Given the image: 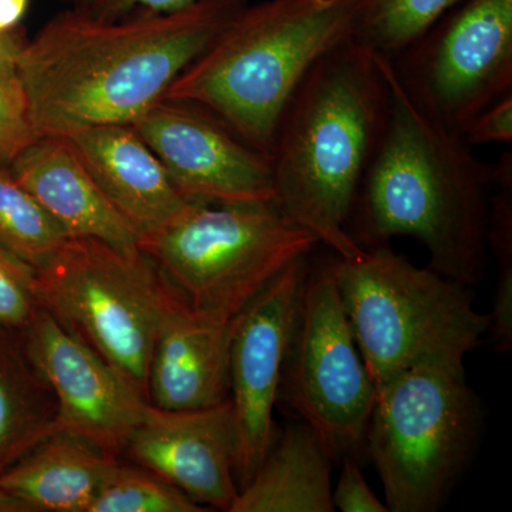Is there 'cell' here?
Here are the masks:
<instances>
[{"instance_id": "cell-1", "label": "cell", "mask_w": 512, "mask_h": 512, "mask_svg": "<svg viewBox=\"0 0 512 512\" xmlns=\"http://www.w3.org/2000/svg\"><path fill=\"white\" fill-rule=\"evenodd\" d=\"M245 6L248 0H194L119 19L73 6L57 13L16 63L36 136L133 124Z\"/></svg>"}, {"instance_id": "cell-2", "label": "cell", "mask_w": 512, "mask_h": 512, "mask_svg": "<svg viewBox=\"0 0 512 512\" xmlns=\"http://www.w3.org/2000/svg\"><path fill=\"white\" fill-rule=\"evenodd\" d=\"M376 59L389 84V116L350 214V238L363 249L416 238L429 251L431 269L468 288L478 285L490 266L494 165L421 111L389 60Z\"/></svg>"}, {"instance_id": "cell-3", "label": "cell", "mask_w": 512, "mask_h": 512, "mask_svg": "<svg viewBox=\"0 0 512 512\" xmlns=\"http://www.w3.org/2000/svg\"><path fill=\"white\" fill-rule=\"evenodd\" d=\"M389 103L376 57L348 39L313 64L276 133V208L348 261L366 252L350 238L348 224Z\"/></svg>"}, {"instance_id": "cell-4", "label": "cell", "mask_w": 512, "mask_h": 512, "mask_svg": "<svg viewBox=\"0 0 512 512\" xmlns=\"http://www.w3.org/2000/svg\"><path fill=\"white\" fill-rule=\"evenodd\" d=\"M353 0H265L245 6L168 87L271 158L279 123L320 57L352 35Z\"/></svg>"}, {"instance_id": "cell-5", "label": "cell", "mask_w": 512, "mask_h": 512, "mask_svg": "<svg viewBox=\"0 0 512 512\" xmlns=\"http://www.w3.org/2000/svg\"><path fill=\"white\" fill-rule=\"evenodd\" d=\"M333 278L376 389L419 366H464L488 333L468 286L417 268L389 245L333 258Z\"/></svg>"}, {"instance_id": "cell-6", "label": "cell", "mask_w": 512, "mask_h": 512, "mask_svg": "<svg viewBox=\"0 0 512 512\" xmlns=\"http://www.w3.org/2000/svg\"><path fill=\"white\" fill-rule=\"evenodd\" d=\"M138 249L204 318L229 323L318 238L269 204L190 207Z\"/></svg>"}, {"instance_id": "cell-7", "label": "cell", "mask_w": 512, "mask_h": 512, "mask_svg": "<svg viewBox=\"0 0 512 512\" xmlns=\"http://www.w3.org/2000/svg\"><path fill=\"white\" fill-rule=\"evenodd\" d=\"M481 424L464 366L414 367L377 387L365 454L387 510H439L473 460Z\"/></svg>"}, {"instance_id": "cell-8", "label": "cell", "mask_w": 512, "mask_h": 512, "mask_svg": "<svg viewBox=\"0 0 512 512\" xmlns=\"http://www.w3.org/2000/svg\"><path fill=\"white\" fill-rule=\"evenodd\" d=\"M35 295L146 402L148 370L165 311L181 295L143 252L69 238L35 269Z\"/></svg>"}, {"instance_id": "cell-9", "label": "cell", "mask_w": 512, "mask_h": 512, "mask_svg": "<svg viewBox=\"0 0 512 512\" xmlns=\"http://www.w3.org/2000/svg\"><path fill=\"white\" fill-rule=\"evenodd\" d=\"M330 261L311 262L281 386L289 406L335 464L365 454L376 384L357 346Z\"/></svg>"}, {"instance_id": "cell-10", "label": "cell", "mask_w": 512, "mask_h": 512, "mask_svg": "<svg viewBox=\"0 0 512 512\" xmlns=\"http://www.w3.org/2000/svg\"><path fill=\"white\" fill-rule=\"evenodd\" d=\"M389 62L421 111L463 134L512 93V0H461Z\"/></svg>"}, {"instance_id": "cell-11", "label": "cell", "mask_w": 512, "mask_h": 512, "mask_svg": "<svg viewBox=\"0 0 512 512\" xmlns=\"http://www.w3.org/2000/svg\"><path fill=\"white\" fill-rule=\"evenodd\" d=\"M311 255L276 276L235 319L229 346V402L234 414L239 490L275 441L274 409Z\"/></svg>"}, {"instance_id": "cell-12", "label": "cell", "mask_w": 512, "mask_h": 512, "mask_svg": "<svg viewBox=\"0 0 512 512\" xmlns=\"http://www.w3.org/2000/svg\"><path fill=\"white\" fill-rule=\"evenodd\" d=\"M131 126L188 201L275 204L271 158L201 107L161 100Z\"/></svg>"}, {"instance_id": "cell-13", "label": "cell", "mask_w": 512, "mask_h": 512, "mask_svg": "<svg viewBox=\"0 0 512 512\" xmlns=\"http://www.w3.org/2000/svg\"><path fill=\"white\" fill-rule=\"evenodd\" d=\"M28 336L30 363L56 399L53 434H69L117 460L146 400L46 309L37 311Z\"/></svg>"}, {"instance_id": "cell-14", "label": "cell", "mask_w": 512, "mask_h": 512, "mask_svg": "<svg viewBox=\"0 0 512 512\" xmlns=\"http://www.w3.org/2000/svg\"><path fill=\"white\" fill-rule=\"evenodd\" d=\"M124 453L195 503L229 512L237 500V437L229 400L195 410L147 402Z\"/></svg>"}, {"instance_id": "cell-15", "label": "cell", "mask_w": 512, "mask_h": 512, "mask_svg": "<svg viewBox=\"0 0 512 512\" xmlns=\"http://www.w3.org/2000/svg\"><path fill=\"white\" fill-rule=\"evenodd\" d=\"M64 137L137 241L165 227L194 202L177 191L131 124L82 127Z\"/></svg>"}, {"instance_id": "cell-16", "label": "cell", "mask_w": 512, "mask_h": 512, "mask_svg": "<svg viewBox=\"0 0 512 512\" xmlns=\"http://www.w3.org/2000/svg\"><path fill=\"white\" fill-rule=\"evenodd\" d=\"M235 320L214 322L184 296L165 311L148 370L150 403L165 410H195L229 400V346Z\"/></svg>"}, {"instance_id": "cell-17", "label": "cell", "mask_w": 512, "mask_h": 512, "mask_svg": "<svg viewBox=\"0 0 512 512\" xmlns=\"http://www.w3.org/2000/svg\"><path fill=\"white\" fill-rule=\"evenodd\" d=\"M9 168L70 238L99 239L126 254L140 251L133 229L106 200L66 137L36 136Z\"/></svg>"}, {"instance_id": "cell-18", "label": "cell", "mask_w": 512, "mask_h": 512, "mask_svg": "<svg viewBox=\"0 0 512 512\" xmlns=\"http://www.w3.org/2000/svg\"><path fill=\"white\" fill-rule=\"evenodd\" d=\"M333 461L308 424L286 427L229 512H332Z\"/></svg>"}, {"instance_id": "cell-19", "label": "cell", "mask_w": 512, "mask_h": 512, "mask_svg": "<svg viewBox=\"0 0 512 512\" xmlns=\"http://www.w3.org/2000/svg\"><path fill=\"white\" fill-rule=\"evenodd\" d=\"M116 458L86 441L55 433L40 441L25 461L0 477V490L30 511L89 512Z\"/></svg>"}, {"instance_id": "cell-20", "label": "cell", "mask_w": 512, "mask_h": 512, "mask_svg": "<svg viewBox=\"0 0 512 512\" xmlns=\"http://www.w3.org/2000/svg\"><path fill=\"white\" fill-rule=\"evenodd\" d=\"M352 40L393 60L461 0H353Z\"/></svg>"}, {"instance_id": "cell-21", "label": "cell", "mask_w": 512, "mask_h": 512, "mask_svg": "<svg viewBox=\"0 0 512 512\" xmlns=\"http://www.w3.org/2000/svg\"><path fill=\"white\" fill-rule=\"evenodd\" d=\"M64 229L0 163V245L39 268L69 239Z\"/></svg>"}, {"instance_id": "cell-22", "label": "cell", "mask_w": 512, "mask_h": 512, "mask_svg": "<svg viewBox=\"0 0 512 512\" xmlns=\"http://www.w3.org/2000/svg\"><path fill=\"white\" fill-rule=\"evenodd\" d=\"M488 251L497 261V285L488 333L495 352L512 350V154L494 165V190L488 220Z\"/></svg>"}, {"instance_id": "cell-23", "label": "cell", "mask_w": 512, "mask_h": 512, "mask_svg": "<svg viewBox=\"0 0 512 512\" xmlns=\"http://www.w3.org/2000/svg\"><path fill=\"white\" fill-rule=\"evenodd\" d=\"M177 487L144 467L114 463L101 481L89 512H204Z\"/></svg>"}, {"instance_id": "cell-24", "label": "cell", "mask_w": 512, "mask_h": 512, "mask_svg": "<svg viewBox=\"0 0 512 512\" xmlns=\"http://www.w3.org/2000/svg\"><path fill=\"white\" fill-rule=\"evenodd\" d=\"M39 309L35 268L0 245V325L28 328Z\"/></svg>"}, {"instance_id": "cell-25", "label": "cell", "mask_w": 512, "mask_h": 512, "mask_svg": "<svg viewBox=\"0 0 512 512\" xmlns=\"http://www.w3.org/2000/svg\"><path fill=\"white\" fill-rule=\"evenodd\" d=\"M35 137L18 80L0 82V163L10 164Z\"/></svg>"}, {"instance_id": "cell-26", "label": "cell", "mask_w": 512, "mask_h": 512, "mask_svg": "<svg viewBox=\"0 0 512 512\" xmlns=\"http://www.w3.org/2000/svg\"><path fill=\"white\" fill-rule=\"evenodd\" d=\"M340 476L332 490L333 507L342 512H389L375 491L367 484L359 466V458L345 457L340 461Z\"/></svg>"}, {"instance_id": "cell-27", "label": "cell", "mask_w": 512, "mask_h": 512, "mask_svg": "<svg viewBox=\"0 0 512 512\" xmlns=\"http://www.w3.org/2000/svg\"><path fill=\"white\" fill-rule=\"evenodd\" d=\"M468 146L512 143V93L501 97L468 124L461 134Z\"/></svg>"}, {"instance_id": "cell-28", "label": "cell", "mask_w": 512, "mask_h": 512, "mask_svg": "<svg viewBox=\"0 0 512 512\" xmlns=\"http://www.w3.org/2000/svg\"><path fill=\"white\" fill-rule=\"evenodd\" d=\"M22 413H20V404L18 397L10 389L5 377L0 375V453L5 451L10 444L15 443L19 433L26 434L37 444L47 439L39 431L23 427Z\"/></svg>"}, {"instance_id": "cell-29", "label": "cell", "mask_w": 512, "mask_h": 512, "mask_svg": "<svg viewBox=\"0 0 512 512\" xmlns=\"http://www.w3.org/2000/svg\"><path fill=\"white\" fill-rule=\"evenodd\" d=\"M194 0H93L89 8L94 16L101 19H119L131 13L170 12L184 8Z\"/></svg>"}, {"instance_id": "cell-30", "label": "cell", "mask_w": 512, "mask_h": 512, "mask_svg": "<svg viewBox=\"0 0 512 512\" xmlns=\"http://www.w3.org/2000/svg\"><path fill=\"white\" fill-rule=\"evenodd\" d=\"M26 42L28 37L20 28L0 35V82L16 79V63Z\"/></svg>"}, {"instance_id": "cell-31", "label": "cell", "mask_w": 512, "mask_h": 512, "mask_svg": "<svg viewBox=\"0 0 512 512\" xmlns=\"http://www.w3.org/2000/svg\"><path fill=\"white\" fill-rule=\"evenodd\" d=\"M29 0H0V35L20 28Z\"/></svg>"}, {"instance_id": "cell-32", "label": "cell", "mask_w": 512, "mask_h": 512, "mask_svg": "<svg viewBox=\"0 0 512 512\" xmlns=\"http://www.w3.org/2000/svg\"><path fill=\"white\" fill-rule=\"evenodd\" d=\"M0 512H30L22 501L0 490Z\"/></svg>"}, {"instance_id": "cell-33", "label": "cell", "mask_w": 512, "mask_h": 512, "mask_svg": "<svg viewBox=\"0 0 512 512\" xmlns=\"http://www.w3.org/2000/svg\"><path fill=\"white\" fill-rule=\"evenodd\" d=\"M64 2L70 3L73 8H89L93 0H64Z\"/></svg>"}]
</instances>
